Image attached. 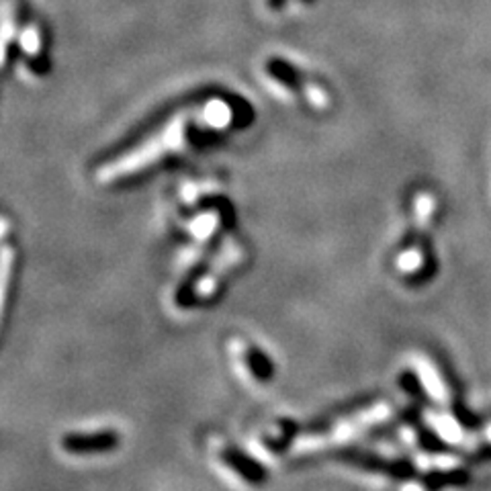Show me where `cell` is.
Instances as JSON below:
<instances>
[{
    "instance_id": "obj_4",
    "label": "cell",
    "mask_w": 491,
    "mask_h": 491,
    "mask_svg": "<svg viewBox=\"0 0 491 491\" xmlns=\"http://www.w3.org/2000/svg\"><path fill=\"white\" fill-rule=\"evenodd\" d=\"M228 353L232 356L236 369L240 370L246 381L256 385V387H266L274 381V375H277V367L269 354H266L263 348H258L254 342L246 338H229L228 340Z\"/></svg>"
},
{
    "instance_id": "obj_13",
    "label": "cell",
    "mask_w": 491,
    "mask_h": 491,
    "mask_svg": "<svg viewBox=\"0 0 491 491\" xmlns=\"http://www.w3.org/2000/svg\"><path fill=\"white\" fill-rule=\"evenodd\" d=\"M467 483H469L467 471H444V473L434 471L424 478V486H428L430 489L449 487V486H467Z\"/></svg>"
},
{
    "instance_id": "obj_8",
    "label": "cell",
    "mask_w": 491,
    "mask_h": 491,
    "mask_svg": "<svg viewBox=\"0 0 491 491\" xmlns=\"http://www.w3.org/2000/svg\"><path fill=\"white\" fill-rule=\"evenodd\" d=\"M11 232V221L0 215V327H3L6 303H9L14 269H17V248L6 240Z\"/></svg>"
},
{
    "instance_id": "obj_7",
    "label": "cell",
    "mask_w": 491,
    "mask_h": 491,
    "mask_svg": "<svg viewBox=\"0 0 491 491\" xmlns=\"http://www.w3.org/2000/svg\"><path fill=\"white\" fill-rule=\"evenodd\" d=\"M299 428L291 420H274L254 434V449L258 459H279L295 446Z\"/></svg>"
},
{
    "instance_id": "obj_10",
    "label": "cell",
    "mask_w": 491,
    "mask_h": 491,
    "mask_svg": "<svg viewBox=\"0 0 491 491\" xmlns=\"http://www.w3.org/2000/svg\"><path fill=\"white\" fill-rule=\"evenodd\" d=\"M406 420L409 422V426H414L415 436H418V442L424 451L428 452H449V444H446L442 438H438L426 424L422 422V415L415 412L412 407L409 412H406Z\"/></svg>"
},
{
    "instance_id": "obj_11",
    "label": "cell",
    "mask_w": 491,
    "mask_h": 491,
    "mask_svg": "<svg viewBox=\"0 0 491 491\" xmlns=\"http://www.w3.org/2000/svg\"><path fill=\"white\" fill-rule=\"evenodd\" d=\"M438 272V264H436V258H434V252H433V244H430V237H424V263H422V269L412 274V279L407 277V285L412 287H420L424 285V282H430L433 281L434 274Z\"/></svg>"
},
{
    "instance_id": "obj_9",
    "label": "cell",
    "mask_w": 491,
    "mask_h": 491,
    "mask_svg": "<svg viewBox=\"0 0 491 491\" xmlns=\"http://www.w3.org/2000/svg\"><path fill=\"white\" fill-rule=\"evenodd\" d=\"M342 457L346 459V463L367 469V471L385 473L387 478H396V479L415 478V467L409 463V460H387L379 455H370V452H359V451L344 452Z\"/></svg>"
},
{
    "instance_id": "obj_2",
    "label": "cell",
    "mask_w": 491,
    "mask_h": 491,
    "mask_svg": "<svg viewBox=\"0 0 491 491\" xmlns=\"http://www.w3.org/2000/svg\"><path fill=\"white\" fill-rule=\"evenodd\" d=\"M246 260V248L240 240L223 237L203 258L191 264L187 274L174 287L173 299L178 309L189 311L218 299L228 277L240 269Z\"/></svg>"
},
{
    "instance_id": "obj_3",
    "label": "cell",
    "mask_w": 491,
    "mask_h": 491,
    "mask_svg": "<svg viewBox=\"0 0 491 491\" xmlns=\"http://www.w3.org/2000/svg\"><path fill=\"white\" fill-rule=\"evenodd\" d=\"M210 452L213 463L218 465L228 478L236 479L246 487L263 486V483H266V478H269L264 463H260L258 457L248 455V452L237 449L234 442L223 441V438H211Z\"/></svg>"
},
{
    "instance_id": "obj_12",
    "label": "cell",
    "mask_w": 491,
    "mask_h": 491,
    "mask_svg": "<svg viewBox=\"0 0 491 491\" xmlns=\"http://www.w3.org/2000/svg\"><path fill=\"white\" fill-rule=\"evenodd\" d=\"M399 387L404 389L409 397L414 401H418L420 406H433V401H430L426 389H424V385L420 381V377L414 373V370H404L399 377Z\"/></svg>"
},
{
    "instance_id": "obj_1",
    "label": "cell",
    "mask_w": 491,
    "mask_h": 491,
    "mask_svg": "<svg viewBox=\"0 0 491 491\" xmlns=\"http://www.w3.org/2000/svg\"><path fill=\"white\" fill-rule=\"evenodd\" d=\"M254 111L242 96L211 94L195 111L174 113L147 131L128 150L119 152L96 170V183L121 184L138 181L183 156L210 146L215 138L248 128Z\"/></svg>"
},
{
    "instance_id": "obj_6",
    "label": "cell",
    "mask_w": 491,
    "mask_h": 491,
    "mask_svg": "<svg viewBox=\"0 0 491 491\" xmlns=\"http://www.w3.org/2000/svg\"><path fill=\"white\" fill-rule=\"evenodd\" d=\"M266 76H269L274 85L285 88L287 93L299 94L301 99L311 107H324L327 99L322 91H317L316 85H311L308 76L301 70H297L293 64L285 62L281 58H272L264 66Z\"/></svg>"
},
{
    "instance_id": "obj_5",
    "label": "cell",
    "mask_w": 491,
    "mask_h": 491,
    "mask_svg": "<svg viewBox=\"0 0 491 491\" xmlns=\"http://www.w3.org/2000/svg\"><path fill=\"white\" fill-rule=\"evenodd\" d=\"M121 434L113 428L101 430H76L59 436V449L68 457H99L109 455L119 449Z\"/></svg>"
}]
</instances>
